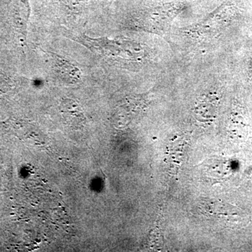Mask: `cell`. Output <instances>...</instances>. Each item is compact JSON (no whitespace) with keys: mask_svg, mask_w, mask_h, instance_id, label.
<instances>
[{"mask_svg":"<svg viewBox=\"0 0 252 252\" xmlns=\"http://www.w3.org/2000/svg\"><path fill=\"white\" fill-rule=\"evenodd\" d=\"M79 41L91 49L118 62L140 63L147 56V51L140 44L125 39H91L81 36Z\"/></svg>","mask_w":252,"mask_h":252,"instance_id":"1","label":"cell"},{"mask_svg":"<svg viewBox=\"0 0 252 252\" xmlns=\"http://www.w3.org/2000/svg\"><path fill=\"white\" fill-rule=\"evenodd\" d=\"M231 16L223 11L217 12L205 18L200 23L182 28L181 31L185 35L195 41L213 40L223 32L230 26Z\"/></svg>","mask_w":252,"mask_h":252,"instance_id":"2","label":"cell"},{"mask_svg":"<svg viewBox=\"0 0 252 252\" xmlns=\"http://www.w3.org/2000/svg\"><path fill=\"white\" fill-rule=\"evenodd\" d=\"M177 13L178 11L175 9L154 11L137 18L135 23H132L135 27L142 31L163 36L170 31L172 21Z\"/></svg>","mask_w":252,"mask_h":252,"instance_id":"3","label":"cell"},{"mask_svg":"<svg viewBox=\"0 0 252 252\" xmlns=\"http://www.w3.org/2000/svg\"><path fill=\"white\" fill-rule=\"evenodd\" d=\"M220 97L216 92L208 93L198 99L194 108V116L200 122H212L216 117Z\"/></svg>","mask_w":252,"mask_h":252,"instance_id":"4","label":"cell"},{"mask_svg":"<svg viewBox=\"0 0 252 252\" xmlns=\"http://www.w3.org/2000/svg\"><path fill=\"white\" fill-rule=\"evenodd\" d=\"M149 97L147 94L131 96L127 97L119 107L118 117L124 122H128L137 117L140 113L147 107Z\"/></svg>","mask_w":252,"mask_h":252,"instance_id":"5","label":"cell"},{"mask_svg":"<svg viewBox=\"0 0 252 252\" xmlns=\"http://www.w3.org/2000/svg\"><path fill=\"white\" fill-rule=\"evenodd\" d=\"M53 63L58 73L63 79L70 83L78 82L81 79V72L79 68L74 66L63 57L52 54Z\"/></svg>","mask_w":252,"mask_h":252,"instance_id":"6","label":"cell"},{"mask_svg":"<svg viewBox=\"0 0 252 252\" xmlns=\"http://www.w3.org/2000/svg\"><path fill=\"white\" fill-rule=\"evenodd\" d=\"M62 113L68 124L79 126L84 124L85 118L79 104L74 101L66 99L62 103Z\"/></svg>","mask_w":252,"mask_h":252,"instance_id":"7","label":"cell"},{"mask_svg":"<svg viewBox=\"0 0 252 252\" xmlns=\"http://www.w3.org/2000/svg\"><path fill=\"white\" fill-rule=\"evenodd\" d=\"M223 168H225L224 165L220 163V160L219 162L215 160H210L205 165V175L209 180H215L216 177H219L220 180L223 175Z\"/></svg>","mask_w":252,"mask_h":252,"instance_id":"8","label":"cell"},{"mask_svg":"<svg viewBox=\"0 0 252 252\" xmlns=\"http://www.w3.org/2000/svg\"><path fill=\"white\" fill-rule=\"evenodd\" d=\"M66 4L70 5V6H77L81 3L84 2V0H63Z\"/></svg>","mask_w":252,"mask_h":252,"instance_id":"9","label":"cell"},{"mask_svg":"<svg viewBox=\"0 0 252 252\" xmlns=\"http://www.w3.org/2000/svg\"></svg>","mask_w":252,"mask_h":252,"instance_id":"10","label":"cell"}]
</instances>
